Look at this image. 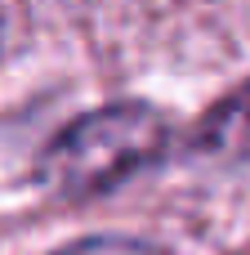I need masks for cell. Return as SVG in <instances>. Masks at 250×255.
Returning a JSON list of instances; mask_svg holds the SVG:
<instances>
[{
  "label": "cell",
  "instance_id": "obj_1",
  "mask_svg": "<svg viewBox=\"0 0 250 255\" xmlns=\"http://www.w3.org/2000/svg\"><path fill=\"white\" fill-rule=\"evenodd\" d=\"M170 152V121L148 103H112L72 121L40 157L36 179L67 202H89Z\"/></svg>",
  "mask_w": 250,
  "mask_h": 255
},
{
  "label": "cell",
  "instance_id": "obj_2",
  "mask_svg": "<svg viewBox=\"0 0 250 255\" xmlns=\"http://www.w3.org/2000/svg\"><path fill=\"white\" fill-rule=\"evenodd\" d=\"M192 152L206 161H219V166L250 161V81L201 117L197 134H192Z\"/></svg>",
  "mask_w": 250,
  "mask_h": 255
},
{
  "label": "cell",
  "instance_id": "obj_3",
  "mask_svg": "<svg viewBox=\"0 0 250 255\" xmlns=\"http://www.w3.org/2000/svg\"><path fill=\"white\" fill-rule=\"evenodd\" d=\"M54 255H166V251L157 242H143V238H116V233H107V238H81L72 247H58Z\"/></svg>",
  "mask_w": 250,
  "mask_h": 255
}]
</instances>
